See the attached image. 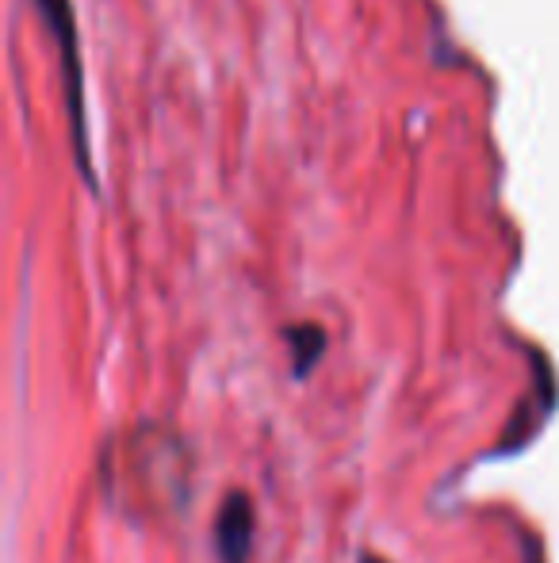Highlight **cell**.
<instances>
[{
	"label": "cell",
	"instance_id": "obj_1",
	"mask_svg": "<svg viewBox=\"0 0 559 563\" xmlns=\"http://www.w3.org/2000/svg\"><path fill=\"white\" fill-rule=\"evenodd\" d=\"M46 27H51L54 43H58L62 58V77H66V104H69V126H74V146H77V165H81L85 180L97 185L89 165V126H85V85H81V51H77V20L69 0H38Z\"/></svg>",
	"mask_w": 559,
	"mask_h": 563
},
{
	"label": "cell",
	"instance_id": "obj_2",
	"mask_svg": "<svg viewBox=\"0 0 559 563\" xmlns=\"http://www.w3.org/2000/svg\"><path fill=\"white\" fill-rule=\"evenodd\" d=\"M215 549L223 563H249V552H254V503L242 490L226 495L223 510H219Z\"/></svg>",
	"mask_w": 559,
	"mask_h": 563
},
{
	"label": "cell",
	"instance_id": "obj_3",
	"mask_svg": "<svg viewBox=\"0 0 559 563\" xmlns=\"http://www.w3.org/2000/svg\"><path fill=\"white\" fill-rule=\"evenodd\" d=\"M288 338H291V349H295V376H303V372L314 368L318 353L326 349V334H322L318 327H295Z\"/></svg>",
	"mask_w": 559,
	"mask_h": 563
},
{
	"label": "cell",
	"instance_id": "obj_4",
	"mask_svg": "<svg viewBox=\"0 0 559 563\" xmlns=\"http://www.w3.org/2000/svg\"><path fill=\"white\" fill-rule=\"evenodd\" d=\"M360 563H388V560H380V556H365Z\"/></svg>",
	"mask_w": 559,
	"mask_h": 563
}]
</instances>
